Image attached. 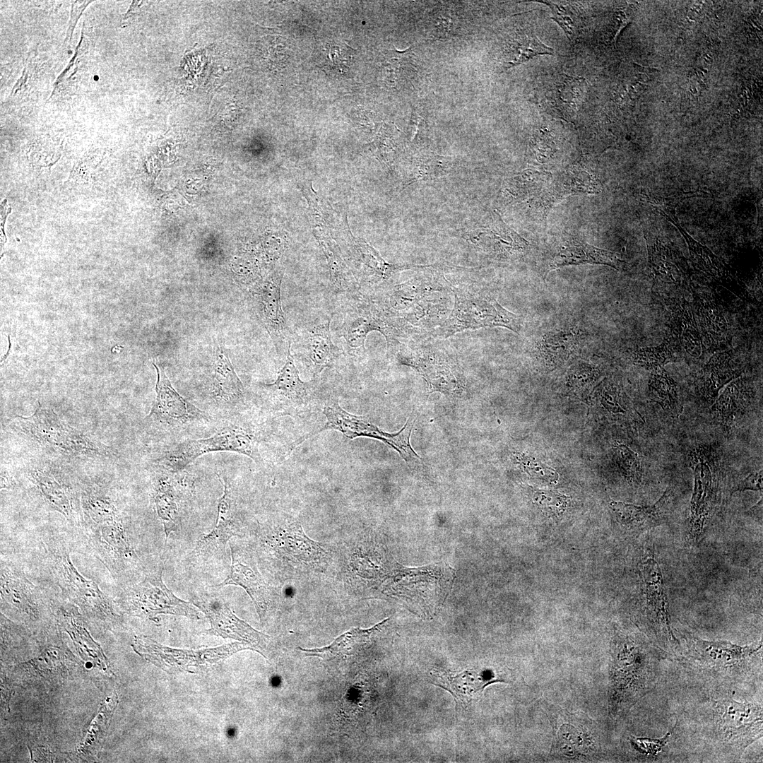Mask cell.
<instances>
[{"label": "cell", "mask_w": 763, "mask_h": 763, "mask_svg": "<svg viewBox=\"0 0 763 763\" xmlns=\"http://www.w3.org/2000/svg\"><path fill=\"white\" fill-rule=\"evenodd\" d=\"M550 7L551 17L564 30L568 39L572 42L578 37L582 25L577 13L569 6L545 2Z\"/></svg>", "instance_id": "cell-43"}, {"label": "cell", "mask_w": 763, "mask_h": 763, "mask_svg": "<svg viewBox=\"0 0 763 763\" xmlns=\"http://www.w3.org/2000/svg\"><path fill=\"white\" fill-rule=\"evenodd\" d=\"M518 459L520 460L521 464L523 466L524 470L530 474V475L549 482L555 483L556 480H557V473L540 461L535 460L533 458L528 456H524V454L521 455V457Z\"/></svg>", "instance_id": "cell-48"}, {"label": "cell", "mask_w": 763, "mask_h": 763, "mask_svg": "<svg viewBox=\"0 0 763 763\" xmlns=\"http://www.w3.org/2000/svg\"><path fill=\"white\" fill-rule=\"evenodd\" d=\"M579 345V333L575 329L549 332L541 340L540 351L550 364H560L570 357Z\"/></svg>", "instance_id": "cell-38"}, {"label": "cell", "mask_w": 763, "mask_h": 763, "mask_svg": "<svg viewBox=\"0 0 763 763\" xmlns=\"http://www.w3.org/2000/svg\"><path fill=\"white\" fill-rule=\"evenodd\" d=\"M455 167V160L449 156L434 153H421L417 155L406 173L403 189L419 182H427L446 177Z\"/></svg>", "instance_id": "cell-35"}, {"label": "cell", "mask_w": 763, "mask_h": 763, "mask_svg": "<svg viewBox=\"0 0 763 763\" xmlns=\"http://www.w3.org/2000/svg\"><path fill=\"white\" fill-rule=\"evenodd\" d=\"M749 399V390L742 380L737 379L726 386L716 401L713 409L720 421L728 425L746 408Z\"/></svg>", "instance_id": "cell-39"}, {"label": "cell", "mask_w": 763, "mask_h": 763, "mask_svg": "<svg viewBox=\"0 0 763 763\" xmlns=\"http://www.w3.org/2000/svg\"><path fill=\"white\" fill-rule=\"evenodd\" d=\"M291 344L292 342L287 349L285 363L276 379L272 383L262 384L269 406L280 415L304 412L312 397L310 382H304L300 377L291 354Z\"/></svg>", "instance_id": "cell-13"}, {"label": "cell", "mask_w": 763, "mask_h": 763, "mask_svg": "<svg viewBox=\"0 0 763 763\" xmlns=\"http://www.w3.org/2000/svg\"><path fill=\"white\" fill-rule=\"evenodd\" d=\"M163 567L129 588L128 600L131 610L156 621L160 614L183 615L199 619L198 611L191 602L177 598L162 581Z\"/></svg>", "instance_id": "cell-11"}, {"label": "cell", "mask_w": 763, "mask_h": 763, "mask_svg": "<svg viewBox=\"0 0 763 763\" xmlns=\"http://www.w3.org/2000/svg\"><path fill=\"white\" fill-rule=\"evenodd\" d=\"M674 728L675 726L661 738L631 736L629 738L631 747L639 755L646 757L656 756L668 744Z\"/></svg>", "instance_id": "cell-45"}, {"label": "cell", "mask_w": 763, "mask_h": 763, "mask_svg": "<svg viewBox=\"0 0 763 763\" xmlns=\"http://www.w3.org/2000/svg\"><path fill=\"white\" fill-rule=\"evenodd\" d=\"M333 315L322 323L308 326L302 332V356L314 378L324 369L332 367L339 355L330 331Z\"/></svg>", "instance_id": "cell-22"}, {"label": "cell", "mask_w": 763, "mask_h": 763, "mask_svg": "<svg viewBox=\"0 0 763 763\" xmlns=\"http://www.w3.org/2000/svg\"><path fill=\"white\" fill-rule=\"evenodd\" d=\"M191 603L209 619L211 627L208 634L233 639L259 652L266 646L269 637L237 617L228 603L217 594L201 593L195 595Z\"/></svg>", "instance_id": "cell-12"}, {"label": "cell", "mask_w": 763, "mask_h": 763, "mask_svg": "<svg viewBox=\"0 0 763 763\" xmlns=\"http://www.w3.org/2000/svg\"><path fill=\"white\" fill-rule=\"evenodd\" d=\"M262 439V432L256 426L241 418H234L210 437L173 444L155 462L163 470L179 473L201 456L228 451L247 456L262 468L264 461L259 450Z\"/></svg>", "instance_id": "cell-2"}, {"label": "cell", "mask_w": 763, "mask_h": 763, "mask_svg": "<svg viewBox=\"0 0 763 763\" xmlns=\"http://www.w3.org/2000/svg\"><path fill=\"white\" fill-rule=\"evenodd\" d=\"M284 531L280 536L278 546L280 549L279 552L287 558H294L299 562H315L325 557L326 552L307 537L300 524H292Z\"/></svg>", "instance_id": "cell-34"}, {"label": "cell", "mask_w": 763, "mask_h": 763, "mask_svg": "<svg viewBox=\"0 0 763 763\" xmlns=\"http://www.w3.org/2000/svg\"><path fill=\"white\" fill-rule=\"evenodd\" d=\"M649 396L673 417H677L682 413L678 385L663 367L651 370Z\"/></svg>", "instance_id": "cell-37"}, {"label": "cell", "mask_w": 763, "mask_h": 763, "mask_svg": "<svg viewBox=\"0 0 763 763\" xmlns=\"http://www.w3.org/2000/svg\"><path fill=\"white\" fill-rule=\"evenodd\" d=\"M397 359L402 365L413 366L425 377L434 389L448 391L455 388L456 381L449 367L439 361L434 353L416 351L402 348L398 350Z\"/></svg>", "instance_id": "cell-27"}, {"label": "cell", "mask_w": 763, "mask_h": 763, "mask_svg": "<svg viewBox=\"0 0 763 763\" xmlns=\"http://www.w3.org/2000/svg\"><path fill=\"white\" fill-rule=\"evenodd\" d=\"M454 309L439 329V336L447 338L466 329L502 326L519 333V317L502 307L488 295L459 288H452Z\"/></svg>", "instance_id": "cell-6"}, {"label": "cell", "mask_w": 763, "mask_h": 763, "mask_svg": "<svg viewBox=\"0 0 763 763\" xmlns=\"http://www.w3.org/2000/svg\"><path fill=\"white\" fill-rule=\"evenodd\" d=\"M173 475L174 473L162 469L156 474L153 483V501L157 515L164 526L166 541L172 532L179 530L181 524L179 494Z\"/></svg>", "instance_id": "cell-25"}, {"label": "cell", "mask_w": 763, "mask_h": 763, "mask_svg": "<svg viewBox=\"0 0 763 763\" xmlns=\"http://www.w3.org/2000/svg\"><path fill=\"white\" fill-rule=\"evenodd\" d=\"M533 500L545 514L559 515L566 509L568 497L553 491L537 490L534 492Z\"/></svg>", "instance_id": "cell-44"}, {"label": "cell", "mask_w": 763, "mask_h": 763, "mask_svg": "<svg viewBox=\"0 0 763 763\" xmlns=\"http://www.w3.org/2000/svg\"><path fill=\"white\" fill-rule=\"evenodd\" d=\"M463 237L485 253L502 258L514 255L524 246L523 239L497 213L486 225L467 230Z\"/></svg>", "instance_id": "cell-19"}, {"label": "cell", "mask_w": 763, "mask_h": 763, "mask_svg": "<svg viewBox=\"0 0 763 763\" xmlns=\"http://www.w3.org/2000/svg\"><path fill=\"white\" fill-rule=\"evenodd\" d=\"M283 271L280 270L256 284L252 295L257 314L273 340L277 350L291 342L290 331L282 309L280 286Z\"/></svg>", "instance_id": "cell-14"}, {"label": "cell", "mask_w": 763, "mask_h": 763, "mask_svg": "<svg viewBox=\"0 0 763 763\" xmlns=\"http://www.w3.org/2000/svg\"><path fill=\"white\" fill-rule=\"evenodd\" d=\"M116 706L117 703L114 705H112V704H110L107 705V709H105V707L104 709H102L100 714H98V716L94 720L95 721L90 726L88 734L87 735L86 740L85 741L83 745L81 747V750H89L95 745L97 744L100 742V740L102 738V736L104 734V731H105L106 728H107L108 722L110 721L111 717L107 718L105 720H104V721H102L103 720L107 712Z\"/></svg>", "instance_id": "cell-47"}, {"label": "cell", "mask_w": 763, "mask_h": 763, "mask_svg": "<svg viewBox=\"0 0 763 763\" xmlns=\"http://www.w3.org/2000/svg\"><path fill=\"white\" fill-rule=\"evenodd\" d=\"M210 395L218 408L235 415L244 403V388L227 352L217 345L215 350Z\"/></svg>", "instance_id": "cell-18"}, {"label": "cell", "mask_w": 763, "mask_h": 763, "mask_svg": "<svg viewBox=\"0 0 763 763\" xmlns=\"http://www.w3.org/2000/svg\"><path fill=\"white\" fill-rule=\"evenodd\" d=\"M13 485V480L8 473L1 470V488L8 489Z\"/></svg>", "instance_id": "cell-51"}, {"label": "cell", "mask_w": 763, "mask_h": 763, "mask_svg": "<svg viewBox=\"0 0 763 763\" xmlns=\"http://www.w3.org/2000/svg\"><path fill=\"white\" fill-rule=\"evenodd\" d=\"M687 651L685 659L694 669L721 678H737L749 672L762 656V641L739 646L728 641H709L684 634Z\"/></svg>", "instance_id": "cell-5"}, {"label": "cell", "mask_w": 763, "mask_h": 763, "mask_svg": "<svg viewBox=\"0 0 763 763\" xmlns=\"http://www.w3.org/2000/svg\"><path fill=\"white\" fill-rule=\"evenodd\" d=\"M690 247L698 265L704 271L714 276H723L725 273L723 266L710 251L692 242L690 243Z\"/></svg>", "instance_id": "cell-46"}, {"label": "cell", "mask_w": 763, "mask_h": 763, "mask_svg": "<svg viewBox=\"0 0 763 763\" xmlns=\"http://www.w3.org/2000/svg\"><path fill=\"white\" fill-rule=\"evenodd\" d=\"M352 49L344 43L333 41L326 43L323 50L324 66L330 71L343 73L350 69L353 61Z\"/></svg>", "instance_id": "cell-42"}, {"label": "cell", "mask_w": 763, "mask_h": 763, "mask_svg": "<svg viewBox=\"0 0 763 763\" xmlns=\"http://www.w3.org/2000/svg\"><path fill=\"white\" fill-rule=\"evenodd\" d=\"M223 485V494L218 504L216 523L213 530L200 539L194 549L197 555L209 557L223 553L231 537L237 535L238 526L231 509V487L224 476L217 474Z\"/></svg>", "instance_id": "cell-21"}, {"label": "cell", "mask_w": 763, "mask_h": 763, "mask_svg": "<svg viewBox=\"0 0 763 763\" xmlns=\"http://www.w3.org/2000/svg\"><path fill=\"white\" fill-rule=\"evenodd\" d=\"M638 566L642 627L658 646L674 651L679 641L671 626L663 574L652 546L644 548Z\"/></svg>", "instance_id": "cell-4"}, {"label": "cell", "mask_w": 763, "mask_h": 763, "mask_svg": "<svg viewBox=\"0 0 763 763\" xmlns=\"http://www.w3.org/2000/svg\"><path fill=\"white\" fill-rule=\"evenodd\" d=\"M357 313L348 316L343 325L342 336L351 350H365L367 334L373 331L383 333L386 326V317L376 308L360 307Z\"/></svg>", "instance_id": "cell-28"}, {"label": "cell", "mask_w": 763, "mask_h": 763, "mask_svg": "<svg viewBox=\"0 0 763 763\" xmlns=\"http://www.w3.org/2000/svg\"><path fill=\"white\" fill-rule=\"evenodd\" d=\"M762 490V470L753 473L745 479L733 486L731 494L735 492L745 490Z\"/></svg>", "instance_id": "cell-50"}, {"label": "cell", "mask_w": 763, "mask_h": 763, "mask_svg": "<svg viewBox=\"0 0 763 763\" xmlns=\"http://www.w3.org/2000/svg\"><path fill=\"white\" fill-rule=\"evenodd\" d=\"M586 82L583 78L565 74L558 76L544 94V102L548 108L562 114L577 111L583 102Z\"/></svg>", "instance_id": "cell-31"}, {"label": "cell", "mask_w": 763, "mask_h": 763, "mask_svg": "<svg viewBox=\"0 0 763 763\" xmlns=\"http://www.w3.org/2000/svg\"><path fill=\"white\" fill-rule=\"evenodd\" d=\"M47 555L54 580L65 596L96 617L112 620L117 616L98 585L78 571L64 546L48 548Z\"/></svg>", "instance_id": "cell-9"}, {"label": "cell", "mask_w": 763, "mask_h": 763, "mask_svg": "<svg viewBox=\"0 0 763 763\" xmlns=\"http://www.w3.org/2000/svg\"><path fill=\"white\" fill-rule=\"evenodd\" d=\"M617 449L620 454L621 466L627 475L634 478H639L641 466L637 454L624 444H617Z\"/></svg>", "instance_id": "cell-49"}, {"label": "cell", "mask_w": 763, "mask_h": 763, "mask_svg": "<svg viewBox=\"0 0 763 763\" xmlns=\"http://www.w3.org/2000/svg\"><path fill=\"white\" fill-rule=\"evenodd\" d=\"M85 529L99 559L110 572L120 569L127 561L136 557L122 518L85 527Z\"/></svg>", "instance_id": "cell-17"}, {"label": "cell", "mask_w": 763, "mask_h": 763, "mask_svg": "<svg viewBox=\"0 0 763 763\" xmlns=\"http://www.w3.org/2000/svg\"><path fill=\"white\" fill-rule=\"evenodd\" d=\"M354 246L358 259L362 265L363 279L371 284L386 281L401 271L430 268L434 266V264H392L387 263L381 256L380 254L365 240H355Z\"/></svg>", "instance_id": "cell-30"}, {"label": "cell", "mask_w": 763, "mask_h": 763, "mask_svg": "<svg viewBox=\"0 0 763 763\" xmlns=\"http://www.w3.org/2000/svg\"><path fill=\"white\" fill-rule=\"evenodd\" d=\"M230 549L232 557L230 572L223 581L217 585V587L236 585L243 588L252 598L261 619L265 615L270 602L267 585L255 568L245 564L235 548L230 546Z\"/></svg>", "instance_id": "cell-23"}, {"label": "cell", "mask_w": 763, "mask_h": 763, "mask_svg": "<svg viewBox=\"0 0 763 763\" xmlns=\"http://www.w3.org/2000/svg\"><path fill=\"white\" fill-rule=\"evenodd\" d=\"M1 598L26 615H37V588L18 569L1 562Z\"/></svg>", "instance_id": "cell-24"}, {"label": "cell", "mask_w": 763, "mask_h": 763, "mask_svg": "<svg viewBox=\"0 0 763 763\" xmlns=\"http://www.w3.org/2000/svg\"><path fill=\"white\" fill-rule=\"evenodd\" d=\"M326 422L319 430L304 436L292 446H297L307 438L324 430H331L341 432L348 439L367 437L379 439L398 451L406 463L420 459L412 449L410 443L414 420L410 418L403 428L396 433H388L369 422L363 416L353 415L343 409L337 401L326 405L323 409Z\"/></svg>", "instance_id": "cell-8"}, {"label": "cell", "mask_w": 763, "mask_h": 763, "mask_svg": "<svg viewBox=\"0 0 763 763\" xmlns=\"http://www.w3.org/2000/svg\"><path fill=\"white\" fill-rule=\"evenodd\" d=\"M159 650L162 652L158 653L162 656V662L167 661L166 666L172 671L188 669L189 666L202 665L206 663H215L221 658L227 657L231 653L242 649H249L248 646L242 642H234L218 648L194 651L187 650H177L168 647L162 646L155 643Z\"/></svg>", "instance_id": "cell-29"}, {"label": "cell", "mask_w": 763, "mask_h": 763, "mask_svg": "<svg viewBox=\"0 0 763 763\" xmlns=\"http://www.w3.org/2000/svg\"><path fill=\"white\" fill-rule=\"evenodd\" d=\"M26 474L49 508L76 524L83 523L81 500L64 476L53 469L36 466L29 467Z\"/></svg>", "instance_id": "cell-15"}, {"label": "cell", "mask_w": 763, "mask_h": 763, "mask_svg": "<svg viewBox=\"0 0 763 763\" xmlns=\"http://www.w3.org/2000/svg\"><path fill=\"white\" fill-rule=\"evenodd\" d=\"M694 463V486L687 536L693 544L702 540L717 501V485L710 466L703 455H696Z\"/></svg>", "instance_id": "cell-16"}, {"label": "cell", "mask_w": 763, "mask_h": 763, "mask_svg": "<svg viewBox=\"0 0 763 763\" xmlns=\"http://www.w3.org/2000/svg\"><path fill=\"white\" fill-rule=\"evenodd\" d=\"M620 260L611 252L583 244L564 247L554 257L550 269L581 264H603L617 268Z\"/></svg>", "instance_id": "cell-36"}, {"label": "cell", "mask_w": 763, "mask_h": 763, "mask_svg": "<svg viewBox=\"0 0 763 763\" xmlns=\"http://www.w3.org/2000/svg\"><path fill=\"white\" fill-rule=\"evenodd\" d=\"M634 67L639 72L646 73V74L647 73H653L654 72L658 71V69H656L651 68V67H648V66H643L639 65V64H635V63L634 64Z\"/></svg>", "instance_id": "cell-52"}, {"label": "cell", "mask_w": 763, "mask_h": 763, "mask_svg": "<svg viewBox=\"0 0 763 763\" xmlns=\"http://www.w3.org/2000/svg\"><path fill=\"white\" fill-rule=\"evenodd\" d=\"M8 427L42 447L64 456L81 459L111 456V448L61 420L41 405L29 416L16 415Z\"/></svg>", "instance_id": "cell-3"}, {"label": "cell", "mask_w": 763, "mask_h": 763, "mask_svg": "<svg viewBox=\"0 0 763 763\" xmlns=\"http://www.w3.org/2000/svg\"><path fill=\"white\" fill-rule=\"evenodd\" d=\"M743 367L731 350L714 355L705 365L701 377L700 391L709 401H714L720 389L738 378Z\"/></svg>", "instance_id": "cell-26"}, {"label": "cell", "mask_w": 763, "mask_h": 763, "mask_svg": "<svg viewBox=\"0 0 763 763\" xmlns=\"http://www.w3.org/2000/svg\"><path fill=\"white\" fill-rule=\"evenodd\" d=\"M714 728L721 742L740 750L762 737V707L732 699L713 702Z\"/></svg>", "instance_id": "cell-10"}, {"label": "cell", "mask_w": 763, "mask_h": 763, "mask_svg": "<svg viewBox=\"0 0 763 763\" xmlns=\"http://www.w3.org/2000/svg\"><path fill=\"white\" fill-rule=\"evenodd\" d=\"M666 340L674 348H683L693 357L702 354V340L693 312L689 307H683L675 313L669 333Z\"/></svg>", "instance_id": "cell-32"}, {"label": "cell", "mask_w": 763, "mask_h": 763, "mask_svg": "<svg viewBox=\"0 0 763 763\" xmlns=\"http://www.w3.org/2000/svg\"><path fill=\"white\" fill-rule=\"evenodd\" d=\"M697 313L700 326V336L704 338L706 346L719 348L725 345L729 335V324L721 309L711 301L700 299L697 301Z\"/></svg>", "instance_id": "cell-33"}, {"label": "cell", "mask_w": 763, "mask_h": 763, "mask_svg": "<svg viewBox=\"0 0 763 763\" xmlns=\"http://www.w3.org/2000/svg\"><path fill=\"white\" fill-rule=\"evenodd\" d=\"M610 650L608 710L615 718L653 690L656 657L647 644L622 632L613 637Z\"/></svg>", "instance_id": "cell-1"}, {"label": "cell", "mask_w": 763, "mask_h": 763, "mask_svg": "<svg viewBox=\"0 0 763 763\" xmlns=\"http://www.w3.org/2000/svg\"><path fill=\"white\" fill-rule=\"evenodd\" d=\"M157 372L155 398L146 420L170 434H177L211 424L214 419L180 395L164 369L153 364Z\"/></svg>", "instance_id": "cell-7"}, {"label": "cell", "mask_w": 763, "mask_h": 763, "mask_svg": "<svg viewBox=\"0 0 763 763\" xmlns=\"http://www.w3.org/2000/svg\"><path fill=\"white\" fill-rule=\"evenodd\" d=\"M671 497L672 490L668 488L651 506L642 507L613 500L610 507L622 528L641 533L665 522L669 514Z\"/></svg>", "instance_id": "cell-20"}, {"label": "cell", "mask_w": 763, "mask_h": 763, "mask_svg": "<svg viewBox=\"0 0 763 763\" xmlns=\"http://www.w3.org/2000/svg\"><path fill=\"white\" fill-rule=\"evenodd\" d=\"M552 47L533 34H521L509 41L507 49V68L521 64L543 54H553Z\"/></svg>", "instance_id": "cell-40"}, {"label": "cell", "mask_w": 763, "mask_h": 763, "mask_svg": "<svg viewBox=\"0 0 763 763\" xmlns=\"http://www.w3.org/2000/svg\"><path fill=\"white\" fill-rule=\"evenodd\" d=\"M676 350L665 339L659 345L637 349L633 353V359L636 364L653 370L670 362Z\"/></svg>", "instance_id": "cell-41"}]
</instances>
